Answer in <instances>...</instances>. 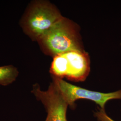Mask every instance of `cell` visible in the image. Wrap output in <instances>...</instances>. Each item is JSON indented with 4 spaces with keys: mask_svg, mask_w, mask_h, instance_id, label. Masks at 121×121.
I'll use <instances>...</instances> for the list:
<instances>
[{
    "mask_svg": "<svg viewBox=\"0 0 121 121\" xmlns=\"http://www.w3.org/2000/svg\"><path fill=\"white\" fill-rule=\"evenodd\" d=\"M37 42L42 52L52 57L71 51L85 50L80 26L64 16Z\"/></svg>",
    "mask_w": 121,
    "mask_h": 121,
    "instance_id": "obj_1",
    "label": "cell"
},
{
    "mask_svg": "<svg viewBox=\"0 0 121 121\" xmlns=\"http://www.w3.org/2000/svg\"><path fill=\"white\" fill-rule=\"evenodd\" d=\"M19 74L17 68L13 65L0 66V85L8 86L14 82Z\"/></svg>",
    "mask_w": 121,
    "mask_h": 121,
    "instance_id": "obj_7",
    "label": "cell"
},
{
    "mask_svg": "<svg viewBox=\"0 0 121 121\" xmlns=\"http://www.w3.org/2000/svg\"><path fill=\"white\" fill-rule=\"evenodd\" d=\"M64 16L55 4L47 0L30 2L20 20L23 32L36 41Z\"/></svg>",
    "mask_w": 121,
    "mask_h": 121,
    "instance_id": "obj_2",
    "label": "cell"
},
{
    "mask_svg": "<svg viewBox=\"0 0 121 121\" xmlns=\"http://www.w3.org/2000/svg\"><path fill=\"white\" fill-rule=\"evenodd\" d=\"M31 92L43 105L47 113L45 121H67L68 104L55 83L52 81L48 89L42 90L38 84L32 86Z\"/></svg>",
    "mask_w": 121,
    "mask_h": 121,
    "instance_id": "obj_4",
    "label": "cell"
},
{
    "mask_svg": "<svg viewBox=\"0 0 121 121\" xmlns=\"http://www.w3.org/2000/svg\"><path fill=\"white\" fill-rule=\"evenodd\" d=\"M52 58L49 69L51 77L61 79L66 78L68 68V60L65 54L57 55Z\"/></svg>",
    "mask_w": 121,
    "mask_h": 121,
    "instance_id": "obj_6",
    "label": "cell"
},
{
    "mask_svg": "<svg viewBox=\"0 0 121 121\" xmlns=\"http://www.w3.org/2000/svg\"><path fill=\"white\" fill-rule=\"evenodd\" d=\"M120 45H121V43H120Z\"/></svg>",
    "mask_w": 121,
    "mask_h": 121,
    "instance_id": "obj_9",
    "label": "cell"
},
{
    "mask_svg": "<svg viewBox=\"0 0 121 121\" xmlns=\"http://www.w3.org/2000/svg\"><path fill=\"white\" fill-rule=\"evenodd\" d=\"M94 115L98 121H116L108 116L105 112V109L99 108V110L94 112Z\"/></svg>",
    "mask_w": 121,
    "mask_h": 121,
    "instance_id": "obj_8",
    "label": "cell"
},
{
    "mask_svg": "<svg viewBox=\"0 0 121 121\" xmlns=\"http://www.w3.org/2000/svg\"><path fill=\"white\" fill-rule=\"evenodd\" d=\"M64 54L68 60V71L65 78L76 82L85 81L91 70L89 53L85 50H74Z\"/></svg>",
    "mask_w": 121,
    "mask_h": 121,
    "instance_id": "obj_5",
    "label": "cell"
},
{
    "mask_svg": "<svg viewBox=\"0 0 121 121\" xmlns=\"http://www.w3.org/2000/svg\"><path fill=\"white\" fill-rule=\"evenodd\" d=\"M53 82L58 86L69 107L72 109L76 107L75 101L78 99L91 100L99 105L102 109L109 100L121 99V89L108 93L91 91L73 85L63 79L52 77Z\"/></svg>",
    "mask_w": 121,
    "mask_h": 121,
    "instance_id": "obj_3",
    "label": "cell"
}]
</instances>
